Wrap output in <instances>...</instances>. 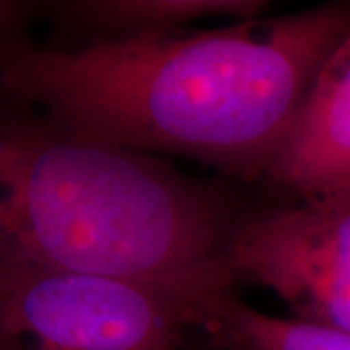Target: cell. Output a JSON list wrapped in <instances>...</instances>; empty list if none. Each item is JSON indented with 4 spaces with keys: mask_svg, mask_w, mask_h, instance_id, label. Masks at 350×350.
Wrapping results in <instances>:
<instances>
[{
    "mask_svg": "<svg viewBox=\"0 0 350 350\" xmlns=\"http://www.w3.org/2000/svg\"><path fill=\"white\" fill-rule=\"evenodd\" d=\"M82 25L129 38L177 31L204 18L255 20L269 10L262 0H96L68 6Z\"/></svg>",
    "mask_w": 350,
    "mask_h": 350,
    "instance_id": "obj_6",
    "label": "cell"
},
{
    "mask_svg": "<svg viewBox=\"0 0 350 350\" xmlns=\"http://www.w3.org/2000/svg\"><path fill=\"white\" fill-rule=\"evenodd\" d=\"M238 350H350V335L300 319L257 312L230 294L216 301L206 327Z\"/></svg>",
    "mask_w": 350,
    "mask_h": 350,
    "instance_id": "obj_7",
    "label": "cell"
},
{
    "mask_svg": "<svg viewBox=\"0 0 350 350\" xmlns=\"http://www.w3.org/2000/svg\"><path fill=\"white\" fill-rule=\"evenodd\" d=\"M232 230L214 193L148 154L0 113V261L230 288Z\"/></svg>",
    "mask_w": 350,
    "mask_h": 350,
    "instance_id": "obj_2",
    "label": "cell"
},
{
    "mask_svg": "<svg viewBox=\"0 0 350 350\" xmlns=\"http://www.w3.org/2000/svg\"><path fill=\"white\" fill-rule=\"evenodd\" d=\"M350 31V2L78 49L0 45V92L76 137L265 175L315 76Z\"/></svg>",
    "mask_w": 350,
    "mask_h": 350,
    "instance_id": "obj_1",
    "label": "cell"
},
{
    "mask_svg": "<svg viewBox=\"0 0 350 350\" xmlns=\"http://www.w3.org/2000/svg\"><path fill=\"white\" fill-rule=\"evenodd\" d=\"M22 12V8L14 2H0V45L6 43L12 33L14 25L18 22V16Z\"/></svg>",
    "mask_w": 350,
    "mask_h": 350,
    "instance_id": "obj_8",
    "label": "cell"
},
{
    "mask_svg": "<svg viewBox=\"0 0 350 350\" xmlns=\"http://www.w3.org/2000/svg\"><path fill=\"white\" fill-rule=\"evenodd\" d=\"M265 175L298 200L350 189V31L319 68Z\"/></svg>",
    "mask_w": 350,
    "mask_h": 350,
    "instance_id": "obj_5",
    "label": "cell"
},
{
    "mask_svg": "<svg viewBox=\"0 0 350 350\" xmlns=\"http://www.w3.org/2000/svg\"><path fill=\"white\" fill-rule=\"evenodd\" d=\"M226 265L275 292L296 319L350 335V189L234 226Z\"/></svg>",
    "mask_w": 350,
    "mask_h": 350,
    "instance_id": "obj_4",
    "label": "cell"
},
{
    "mask_svg": "<svg viewBox=\"0 0 350 350\" xmlns=\"http://www.w3.org/2000/svg\"><path fill=\"white\" fill-rule=\"evenodd\" d=\"M0 350H8V349H6V347H2V345H0Z\"/></svg>",
    "mask_w": 350,
    "mask_h": 350,
    "instance_id": "obj_9",
    "label": "cell"
},
{
    "mask_svg": "<svg viewBox=\"0 0 350 350\" xmlns=\"http://www.w3.org/2000/svg\"><path fill=\"white\" fill-rule=\"evenodd\" d=\"M230 288L160 284L0 261L8 350H181Z\"/></svg>",
    "mask_w": 350,
    "mask_h": 350,
    "instance_id": "obj_3",
    "label": "cell"
}]
</instances>
